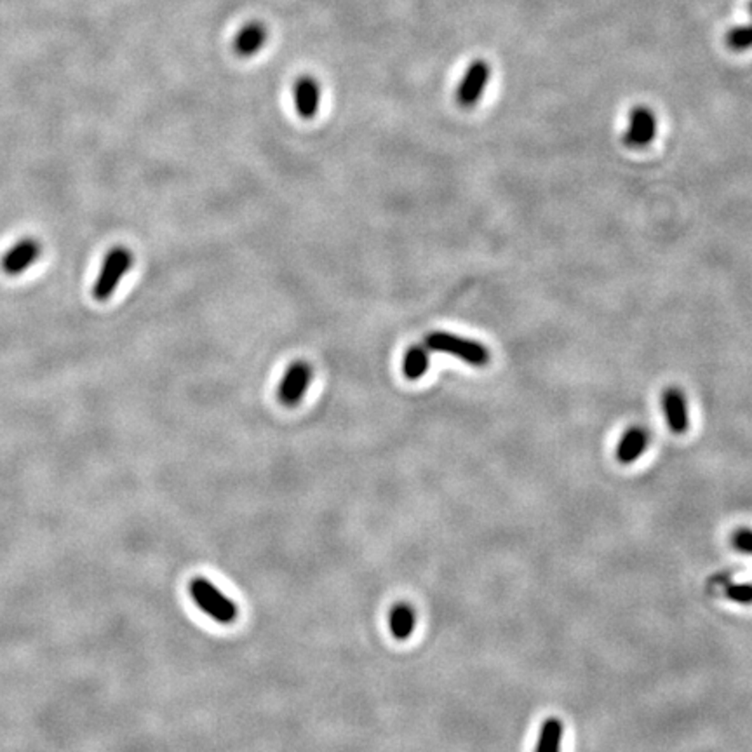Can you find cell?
<instances>
[{
	"mask_svg": "<svg viewBox=\"0 0 752 752\" xmlns=\"http://www.w3.org/2000/svg\"><path fill=\"white\" fill-rule=\"evenodd\" d=\"M490 79H492V66L484 60L473 61L456 87V103L463 108L475 107L483 97Z\"/></svg>",
	"mask_w": 752,
	"mask_h": 752,
	"instance_id": "5b68a950",
	"label": "cell"
},
{
	"mask_svg": "<svg viewBox=\"0 0 752 752\" xmlns=\"http://www.w3.org/2000/svg\"><path fill=\"white\" fill-rule=\"evenodd\" d=\"M662 410L667 420V425L671 427L674 434H685L690 427V416H688V402L683 391L677 387H671L664 392L662 396Z\"/></svg>",
	"mask_w": 752,
	"mask_h": 752,
	"instance_id": "ba28073f",
	"label": "cell"
},
{
	"mask_svg": "<svg viewBox=\"0 0 752 752\" xmlns=\"http://www.w3.org/2000/svg\"><path fill=\"white\" fill-rule=\"evenodd\" d=\"M733 547L740 553L752 554V530L749 528H740L732 536Z\"/></svg>",
	"mask_w": 752,
	"mask_h": 752,
	"instance_id": "e0dca14e",
	"label": "cell"
},
{
	"mask_svg": "<svg viewBox=\"0 0 752 752\" xmlns=\"http://www.w3.org/2000/svg\"><path fill=\"white\" fill-rule=\"evenodd\" d=\"M561 744H563V723L557 717L545 719L540 728L534 752H561Z\"/></svg>",
	"mask_w": 752,
	"mask_h": 752,
	"instance_id": "4fadbf2b",
	"label": "cell"
},
{
	"mask_svg": "<svg viewBox=\"0 0 752 752\" xmlns=\"http://www.w3.org/2000/svg\"><path fill=\"white\" fill-rule=\"evenodd\" d=\"M416 616L412 606L397 605L391 614V631L396 639H408L415 631Z\"/></svg>",
	"mask_w": 752,
	"mask_h": 752,
	"instance_id": "5bb4252c",
	"label": "cell"
},
{
	"mask_svg": "<svg viewBox=\"0 0 752 752\" xmlns=\"http://www.w3.org/2000/svg\"><path fill=\"white\" fill-rule=\"evenodd\" d=\"M749 11H751V15H752V0H751V4H749Z\"/></svg>",
	"mask_w": 752,
	"mask_h": 752,
	"instance_id": "ac0fdd59",
	"label": "cell"
},
{
	"mask_svg": "<svg viewBox=\"0 0 752 752\" xmlns=\"http://www.w3.org/2000/svg\"><path fill=\"white\" fill-rule=\"evenodd\" d=\"M650 444V434L643 427H631L618 442L616 458L620 463H633L646 452Z\"/></svg>",
	"mask_w": 752,
	"mask_h": 752,
	"instance_id": "8fae6325",
	"label": "cell"
},
{
	"mask_svg": "<svg viewBox=\"0 0 752 752\" xmlns=\"http://www.w3.org/2000/svg\"><path fill=\"white\" fill-rule=\"evenodd\" d=\"M725 594L733 603L752 605V584H728Z\"/></svg>",
	"mask_w": 752,
	"mask_h": 752,
	"instance_id": "2e32d148",
	"label": "cell"
},
{
	"mask_svg": "<svg viewBox=\"0 0 752 752\" xmlns=\"http://www.w3.org/2000/svg\"><path fill=\"white\" fill-rule=\"evenodd\" d=\"M40 257V244L36 239H23L15 244L0 261L7 276H20L28 270Z\"/></svg>",
	"mask_w": 752,
	"mask_h": 752,
	"instance_id": "52a82bcc",
	"label": "cell"
},
{
	"mask_svg": "<svg viewBox=\"0 0 752 752\" xmlns=\"http://www.w3.org/2000/svg\"><path fill=\"white\" fill-rule=\"evenodd\" d=\"M425 347L429 352H441V354H450L458 357L475 368H483L490 362V352L488 349L469 338L456 337L453 333H444V331H434L425 337Z\"/></svg>",
	"mask_w": 752,
	"mask_h": 752,
	"instance_id": "6da1fadb",
	"label": "cell"
},
{
	"mask_svg": "<svg viewBox=\"0 0 752 752\" xmlns=\"http://www.w3.org/2000/svg\"><path fill=\"white\" fill-rule=\"evenodd\" d=\"M293 98L297 107L298 116L301 119H314L320 103V86L314 77L303 76L295 82Z\"/></svg>",
	"mask_w": 752,
	"mask_h": 752,
	"instance_id": "30bf717a",
	"label": "cell"
},
{
	"mask_svg": "<svg viewBox=\"0 0 752 752\" xmlns=\"http://www.w3.org/2000/svg\"><path fill=\"white\" fill-rule=\"evenodd\" d=\"M314 378V370L305 361H295L282 376L279 383L278 397L284 406H298L305 397Z\"/></svg>",
	"mask_w": 752,
	"mask_h": 752,
	"instance_id": "277c9868",
	"label": "cell"
},
{
	"mask_svg": "<svg viewBox=\"0 0 752 752\" xmlns=\"http://www.w3.org/2000/svg\"><path fill=\"white\" fill-rule=\"evenodd\" d=\"M429 366H431V359H429L427 347L413 345L402 357V371L408 380H420L427 373Z\"/></svg>",
	"mask_w": 752,
	"mask_h": 752,
	"instance_id": "7c38bea8",
	"label": "cell"
},
{
	"mask_svg": "<svg viewBox=\"0 0 752 752\" xmlns=\"http://www.w3.org/2000/svg\"><path fill=\"white\" fill-rule=\"evenodd\" d=\"M727 46L733 51H746L752 47V21L733 26L732 30L727 34Z\"/></svg>",
	"mask_w": 752,
	"mask_h": 752,
	"instance_id": "9a60e30c",
	"label": "cell"
},
{
	"mask_svg": "<svg viewBox=\"0 0 752 752\" xmlns=\"http://www.w3.org/2000/svg\"><path fill=\"white\" fill-rule=\"evenodd\" d=\"M133 261L135 258L127 248L116 246L114 249H110L103 259L98 279L93 286V297L98 301H107L108 298H112L122 278L131 270Z\"/></svg>",
	"mask_w": 752,
	"mask_h": 752,
	"instance_id": "3957f363",
	"label": "cell"
},
{
	"mask_svg": "<svg viewBox=\"0 0 752 752\" xmlns=\"http://www.w3.org/2000/svg\"><path fill=\"white\" fill-rule=\"evenodd\" d=\"M188 591L198 608L219 624H232L238 618V606L234 601L219 593L206 578H194Z\"/></svg>",
	"mask_w": 752,
	"mask_h": 752,
	"instance_id": "7a4b0ae2",
	"label": "cell"
},
{
	"mask_svg": "<svg viewBox=\"0 0 752 752\" xmlns=\"http://www.w3.org/2000/svg\"><path fill=\"white\" fill-rule=\"evenodd\" d=\"M269 39V30L261 21L246 23L234 37L232 47L240 58H253L263 49Z\"/></svg>",
	"mask_w": 752,
	"mask_h": 752,
	"instance_id": "9c48e42d",
	"label": "cell"
},
{
	"mask_svg": "<svg viewBox=\"0 0 752 752\" xmlns=\"http://www.w3.org/2000/svg\"><path fill=\"white\" fill-rule=\"evenodd\" d=\"M656 137V117L648 107H634L624 143L631 148L648 147Z\"/></svg>",
	"mask_w": 752,
	"mask_h": 752,
	"instance_id": "8992f818",
	"label": "cell"
}]
</instances>
